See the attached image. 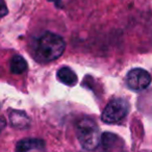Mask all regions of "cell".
I'll return each mask as SVG.
<instances>
[{
  "label": "cell",
  "mask_w": 152,
  "mask_h": 152,
  "mask_svg": "<svg viewBox=\"0 0 152 152\" xmlns=\"http://www.w3.org/2000/svg\"><path fill=\"white\" fill-rule=\"evenodd\" d=\"M65 48V41L61 36L47 31L38 39L34 46V53L40 61L49 63L61 57Z\"/></svg>",
  "instance_id": "1"
},
{
  "label": "cell",
  "mask_w": 152,
  "mask_h": 152,
  "mask_svg": "<svg viewBox=\"0 0 152 152\" xmlns=\"http://www.w3.org/2000/svg\"><path fill=\"white\" fill-rule=\"evenodd\" d=\"M76 135L81 147L88 151L95 150L100 143V130L94 120L83 118L76 125Z\"/></svg>",
  "instance_id": "2"
},
{
  "label": "cell",
  "mask_w": 152,
  "mask_h": 152,
  "mask_svg": "<svg viewBox=\"0 0 152 152\" xmlns=\"http://www.w3.org/2000/svg\"><path fill=\"white\" fill-rule=\"evenodd\" d=\"M129 113V103L123 98L113 99L108 102L102 112L101 120L107 124H114L122 121Z\"/></svg>",
  "instance_id": "3"
},
{
  "label": "cell",
  "mask_w": 152,
  "mask_h": 152,
  "mask_svg": "<svg viewBox=\"0 0 152 152\" xmlns=\"http://www.w3.org/2000/svg\"><path fill=\"white\" fill-rule=\"evenodd\" d=\"M151 79L149 72L141 68H134L130 70L126 75L127 87L135 92L147 89L151 83Z\"/></svg>",
  "instance_id": "4"
},
{
  "label": "cell",
  "mask_w": 152,
  "mask_h": 152,
  "mask_svg": "<svg viewBox=\"0 0 152 152\" xmlns=\"http://www.w3.org/2000/svg\"><path fill=\"white\" fill-rule=\"evenodd\" d=\"M45 142L40 139H24L16 145V152H29L30 150H41L44 148Z\"/></svg>",
  "instance_id": "5"
},
{
  "label": "cell",
  "mask_w": 152,
  "mask_h": 152,
  "mask_svg": "<svg viewBox=\"0 0 152 152\" xmlns=\"http://www.w3.org/2000/svg\"><path fill=\"white\" fill-rule=\"evenodd\" d=\"M10 123L15 128L24 129L29 126L30 120L26 113L22 110H13L10 114Z\"/></svg>",
  "instance_id": "6"
},
{
  "label": "cell",
  "mask_w": 152,
  "mask_h": 152,
  "mask_svg": "<svg viewBox=\"0 0 152 152\" xmlns=\"http://www.w3.org/2000/svg\"><path fill=\"white\" fill-rule=\"evenodd\" d=\"M57 79L61 83H63L64 85L69 86V87L75 86L77 83V80H78L75 72L69 67H61L57 71Z\"/></svg>",
  "instance_id": "7"
},
{
  "label": "cell",
  "mask_w": 152,
  "mask_h": 152,
  "mask_svg": "<svg viewBox=\"0 0 152 152\" xmlns=\"http://www.w3.org/2000/svg\"><path fill=\"white\" fill-rule=\"evenodd\" d=\"M10 69L13 74L20 75L27 70V63L21 55H16L12 58L11 64H10Z\"/></svg>",
  "instance_id": "8"
},
{
  "label": "cell",
  "mask_w": 152,
  "mask_h": 152,
  "mask_svg": "<svg viewBox=\"0 0 152 152\" xmlns=\"http://www.w3.org/2000/svg\"><path fill=\"white\" fill-rule=\"evenodd\" d=\"M50 2H54V4L56 5V7H63V3H61V0H48Z\"/></svg>",
  "instance_id": "9"
},
{
  "label": "cell",
  "mask_w": 152,
  "mask_h": 152,
  "mask_svg": "<svg viewBox=\"0 0 152 152\" xmlns=\"http://www.w3.org/2000/svg\"><path fill=\"white\" fill-rule=\"evenodd\" d=\"M7 14V7H5V3H4V1H2V13H1V15H2V17L3 16Z\"/></svg>",
  "instance_id": "10"
}]
</instances>
